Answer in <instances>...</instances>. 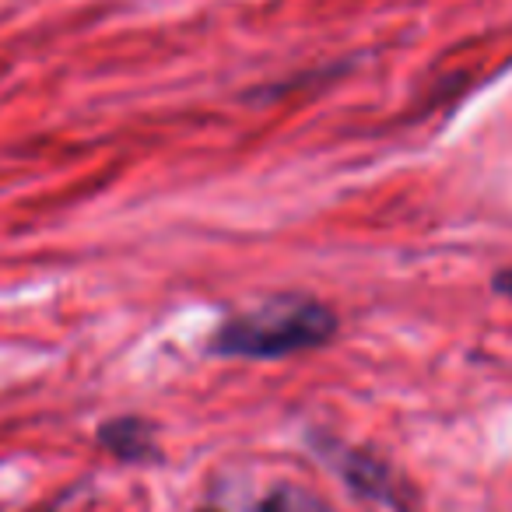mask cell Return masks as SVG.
<instances>
[{
    "mask_svg": "<svg viewBox=\"0 0 512 512\" xmlns=\"http://www.w3.org/2000/svg\"><path fill=\"white\" fill-rule=\"evenodd\" d=\"M334 327V313L316 306V302H295V306L281 302V306H271L264 313L228 323L214 337V351L242 358H278L302 348H316L334 334Z\"/></svg>",
    "mask_w": 512,
    "mask_h": 512,
    "instance_id": "1",
    "label": "cell"
},
{
    "mask_svg": "<svg viewBox=\"0 0 512 512\" xmlns=\"http://www.w3.org/2000/svg\"><path fill=\"white\" fill-rule=\"evenodd\" d=\"M260 512H292V505H288V498H271Z\"/></svg>",
    "mask_w": 512,
    "mask_h": 512,
    "instance_id": "2",
    "label": "cell"
}]
</instances>
